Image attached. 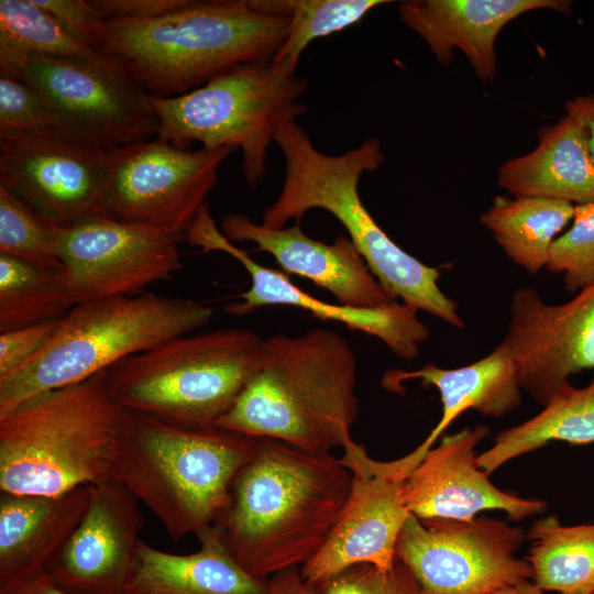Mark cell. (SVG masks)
I'll return each mask as SVG.
<instances>
[{
	"label": "cell",
	"mask_w": 594,
	"mask_h": 594,
	"mask_svg": "<svg viewBox=\"0 0 594 594\" xmlns=\"http://www.w3.org/2000/svg\"><path fill=\"white\" fill-rule=\"evenodd\" d=\"M350 470L331 452L258 438L213 525L256 578L301 566L323 546L345 504Z\"/></svg>",
	"instance_id": "6da1fadb"
},
{
	"label": "cell",
	"mask_w": 594,
	"mask_h": 594,
	"mask_svg": "<svg viewBox=\"0 0 594 594\" xmlns=\"http://www.w3.org/2000/svg\"><path fill=\"white\" fill-rule=\"evenodd\" d=\"M275 143L284 156V182L276 199L264 209L262 223L280 229L292 220L299 223L311 209L328 211L344 227L373 275L394 298L464 328L458 305L439 287V268L398 246L361 200V176L375 173L385 160L376 139L330 155L319 151L295 120L279 128Z\"/></svg>",
	"instance_id": "7a4b0ae2"
},
{
	"label": "cell",
	"mask_w": 594,
	"mask_h": 594,
	"mask_svg": "<svg viewBox=\"0 0 594 594\" xmlns=\"http://www.w3.org/2000/svg\"><path fill=\"white\" fill-rule=\"evenodd\" d=\"M356 355L330 329L266 339L265 358L216 426L316 452L352 441L359 414Z\"/></svg>",
	"instance_id": "3957f363"
},
{
	"label": "cell",
	"mask_w": 594,
	"mask_h": 594,
	"mask_svg": "<svg viewBox=\"0 0 594 594\" xmlns=\"http://www.w3.org/2000/svg\"><path fill=\"white\" fill-rule=\"evenodd\" d=\"M289 19L249 0H191L165 16L106 20L96 51L120 64L151 96L187 94L237 66L272 62Z\"/></svg>",
	"instance_id": "277c9868"
},
{
	"label": "cell",
	"mask_w": 594,
	"mask_h": 594,
	"mask_svg": "<svg viewBox=\"0 0 594 594\" xmlns=\"http://www.w3.org/2000/svg\"><path fill=\"white\" fill-rule=\"evenodd\" d=\"M258 438L124 410L112 477L179 540L216 522Z\"/></svg>",
	"instance_id": "5b68a950"
},
{
	"label": "cell",
	"mask_w": 594,
	"mask_h": 594,
	"mask_svg": "<svg viewBox=\"0 0 594 594\" xmlns=\"http://www.w3.org/2000/svg\"><path fill=\"white\" fill-rule=\"evenodd\" d=\"M106 371L32 396L0 417V491L59 496L112 477L124 410Z\"/></svg>",
	"instance_id": "8992f818"
},
{
	"label": "cell",
	"mask_w": 594,
	"mask_h": 594,
	"mask_svg": "<svg viewBox=\"0 0 594 594\" xmlns=\"http://www.w3.org/2000/svg\"><path fill=\"white\" fill-rule=\"evenodd\" d=\"M266 339L223 328L170 339L107 370L113 400L125 411L168 422L216 425L260 370Z\"/></svg>",
	"instance_id": "52a82bcc"
},
{
	"label": "cell",
	"mask_w": 594,
	"mask_h": 594,
	"mask_svg": "<svg viewBox=\"0 0 594 594\" xmlns=\"http://www.w3.org/2000/svg\"><path fill=\"white\" fill-rule=\"evenodd\" d=\"M204 301L152 293L79 304L61 320L47 344L0 384V417L37 394L106 371L120 361L206 327Z\"/></svg>",
	"instance_id": "ba28073f"
},
{
	"label": "cell",
	"mask_w": 594,
	"mask_h": 594,
	"mask_svg": "<svg viewBox=\"0 0 594 594\" xmlns=\"http://www.w3.org/2000/svg\"><path fill=\"white\" fill-rule=\"evenodd\" d=\"M290 63L256 62L237 66L180 96L150 95L160 121L157 139L189 150L232 146L242 151L250 188L266 174L267 152L279 128L307 112L300 102L308 82Z\"/></svg>",
	"instance_id": "9c48e42d"
},
{
	"label": "cell",
	"mask_w": 594,
	"mask_h": 594,
	"mask_svg": "<svg viewBox=\"0 0 594 594\" xmlns=\"http://www.w3.org/2000/svg\"><path fill=\"white\" fill-rule=\"evenodd\" d=\"M20 80L48 101L61 131L76 139L120 148L157 136L150 94L112 58L37 57Z\"/></svg>",
	"instance_id": "30bf717a"
},
{
	"label": "cell",
	"mask_w": 594,
	"mask_h": 594,
	"mask_svg": "<svg viewBox=\"0 0 594 594\" xmlns=\"http://www.w3.org/2000/svg\"><path fill=\"white\" fill-rule=\"evenodd\" d=\"M524 529L485 516L470 520L427 519L409 514L396 558L422 594H494L532 580V569L515 552Z\"/></svg>",
	"instance_id": "8fae6325"
},
{
	"label": "cell",
	"mask_w": 594,
	"mask_h": 594,
	"mask_svg": "<svg viewBox=\"0 0 594 594\" xmlns=\"http://www.w3.org/2000/svg\"><path fill=\"white\" fill-rule=\"evenodd\" d=\"M118 152L62 131L0 128V186L59 228L108 217L106 195Z\"/></svg>",
	"instance_id": "7c38bea8"
},
{
	"label": "cell",
	"mask_w": 594,
	"mask_h": 594,
	"mask_svg": "<svg viewBox=\"0 0 594 594\" xmlns=\"http://www.w3.org/2000/svg\"><path fill=\"white\" fill-rule=\"evenodd\" d=\"M235 147L183 150L157 138L119 148L106 195L108 217L162 228L180 240L208 202Z\"/></svg>",
	"instance_id": "4fadbf2b"
},
{
	"label": "cell",
	"mask_w": 594,
	"mask_h": 594,
	"mask_svg": "<svg viewBox=\"0 0 594 594\" xmlns=\"http://www.w3.org/2000/svg\"><path fill=\"white\" fill-rule=\"evenodd\" d=\"M179 238L147 223L97 217L58 230L62 277L72 307L139 295L183 268Z\"/></svg>",
	"instance_id": "5bb4252c"
},
{
	"label": "cell",
	"mask_w": 594,
	"mask_h": 594,
	"mask_svg": "<svg viewBox=\"0 0 594 594\" xmlns=\"http://www.w3.org/2000/svg\"><path fill=\"white\" fill-rule=\"evenodd\" d=\"M521 391L546 406L569 378L594 369V283L550 305L531 287L512 295L507 334Z\"/></svg>",
	"instance_id": "9a60e30c"
},
{
	"label": "cell",
	"mask_w": 594,
	"mask_h": 594,
	"mask_svg": "<svg viewBox=\"0 0 594 594\" xmlns=\"http://www.w3.org/2000/svg\"><path fill=\"white\" fill-rule=\"evenodd\" d=\"M184 239L202 252L219 251L238 260L251 278L249 289L229 304L226 311L233 316H246L265 306H293L311 312L322 320H333L348 328L380 339L399 359L414 360L419 349L430 338L429 328L418 318V310L394 302L377 308H355L330 304L306 293L283 273L266 267L249 253L228 240L205 204L193 221Z\"/></svg>",
	"instance_id": "2e32d148"
},
{
	"label": "cell",
	"mask_w": 594,
	"mask_h": 594,
	"mask_svg": "<svg viewBox=\"0 0 594 594\" xmlns=\"http://www.w3.org/2000/svg\"><path fill=\"white\" fill-rule=\"evenodd\" d=\"M343 451L341 462L352 474L349 496L323 546L300 566L301 575L314 586L356 564L392 568L410 514L405 481L384 473L377 460L353 440Z\"/></svg>",
	"instance_id": "e0dca14e"
},
{
	"label": "cell",
	"mask_w": 594,
	"mask_h": 594,
	"mask_svg": "<svg viewBox=\"0 0 594 594\" xmlns=\"http://www.w3.org/2000/svg\"><path fill=\"white\" fill-rule=\"evenodd\" d=\"M90 491L81 520L44 572L72 594H125L142 541L141 504L113 477Z\"/></svg>",
	"instance_id": "ac0fdd59"
},
{
	"label": "cell",
	"mask_w": 594,
	"mask_h": 594,
	"mask_svg": "<svg viewBox=\"0 0 594 594\" xmlns=\"http://www.w3.org/2000/svg\"><path fill=\"white\" fill-rule=\"evenodd\" d=\"M488 435L486 426L466 427L430 449L404 483L409 513L422 520H470L484 510H502L515 521L544 513L546 501L503 491L479 468L475 448Z\"/></svg>",
	"instance_id": "d6986e66"
},
{
	"label": "cell",
	"mask_w": 594,
	"mask_h": 594,
	"mask_svg": "<svg viewBox=\"0 0 594 594\" xmlns=\"http://www.w3.org/2000/svg\"><path fill=\"white\" fill-rule=\"evenodd\" d=\"M220 230L231 242L255 243L254 251L271 254L285 272L314 282L340 305L377 308L397 302L346 235L340 234L327 244L306 235L299 223L272 228L241 213L224 216Z\"/></svg>",
	"instance_id": "ffe728a7"
},
{
	"label": "cell",
	"mask_w": 594,
	"mask_h": 594,
	"mask_svg": "<svg viewBox=\"0 0 594 594\" xmlns=\"http://www.w3.org/2000/svg\"><path fill=\"white\" fill-rule=\"evenodd\" d=\"M536 10L572 14L569 0H407L398 6L403 24L417 33L436 59L449 66L462 52L482 81L496 77L498 34L516 18Z\"/></svg>",
	"instance_id": "44dd1931"
},
{
	"label": "cell",
	"mask_w": 594,
	"mask_h": 594,
	"mask_svg": "<svg viewBox=\"0 0 594 594\" xmlns=\"http://www.w3.org/2000/svg\"><path fill=\"white\" fill-rule=\"evenodd\" d=\"M411 380H419L439 391L442 415L427 438L410 453L393 461H380L385 473L402 481L462 413L473 409L482 416L497 418L512 413L521 403L516 365L505 339L487 355L469 365L441 369L429 363L415 371L392 370L384 374L382 385L389 391L402 392V384Z\"/></svg>",
	"instance_id": "7402d4cb"
},
{
	"label": "cell",
	"mask_w": 594,
	"mask_h": 594,
	"mask_svg": "<svg viewBox=\"0 0 594 594\" xmlns=\"http://www.w3.org/2000/svg\"><path fill=\"white\" fill-rule=\"evenodd\" d=\"M90 485L59 496H0V590L45 571L81 520Z\"/></svg>",
	"instance_id": "603a6c76"
},
{
	"label": "cell",
	"mask_w": 594,
	"mask_h": 594,
	"mask_svg": "<svg viewBox=\"0 0 594 594\" xmlns=\"http://www.w3.org/2000/svg\"><path fill=\"white\" fill-rule=\"evenodd\" d=\"M497 184L513 197H531L581 205L594 201V157L587 132L574 112L542 125L538 145L505 161Z\"/></svg>",
	"instance_id": "cb8c5ba5"
},
{
	"label": "cell",
	"mask_w": 594,
	"mask_h": 594,
	"mask_svg": "<svg viewBox=\"0 0 594 594\" xmlns=\"http://www.w3.org/2000/svg\"><path fill=\"white\" fill-rule=\"evenodd\" d=\"M195 536L200 548L188 554L141 541L125 594H267L268 580L239 563L216 525Z\"/></svg>",
	"instance_id": "d4e9b609"
},
{
	"label": "cell",
	"mask_w": 594,
	"mask_h": 594,
	"mask_svg": "<svg viewBox=\"0 0 594 594\" xmlns=\"http://www.w3.org/2000/svg\"><path fill=\"white\" fill-rule=\"evenodd\" d=\"M551 441L594 442V376L583 387L564 385L538 415L498 432L493 446L479 454L476 462L490 475L508 461Z\"/></svg>",
	"instance_id": "484cf974"
},
{
	"label": "cell",
	"mask_w": 594,
	"mask_h": 594,
	"mask_svg": "<svg viewBox=\"0 0 594 594\" xmlns=\"http://www.w3.org/2000/svg\"><path fill=\"white\" fill-rule=\"evenodd\" d=\"M573 215L569 202L498 195L479 219L507 257L535 275L546 268L553 241Z\"/></svg>",
	"instance_id": "4316f807"
},
{
	"label": "cell",
	"mask_w": 594,
	"mask_h": 594,
	"mask_svg": "<svg viewBox=\"0 0 594 594\" xmlns=\"http://www.w3.org/2000/svg\"><path fill=\"white\" fill-rule=\"evenodd\" d=\"M534 584L558 594H593L594 522L566 526L557 515L534 521L526 534Z\"/></svg>",
	"instance_id": "83f0119b"
},
{
	"label": "cell",
	"mask_w": 594,
	"mask_h": 594,
	"mask_svg": "<svg viewBox=\"0 0 594 594\" xmlns=\"http://www.w3.org/2000/svg\"><path fill=\"white\" fill-rule=\"evenodd\" d=\"M100 54L33 0H0V76L20 80L37 57Z\"/></svg>",
	"instance_id": "f1b7e54d"
},
{
	"label": "cell",
	"mask_w": 594,
	"mask_h": 594,
	"mask_svg": "<svg viewBox=\"0 0 594 594\" xmlns=\"http://www.w3.org/2000/svg\"><path fill=\"white\" fill-rule=\"evenodd\" d=\"M72 308L61 268L34 266L0 253V333L59 320Z\"/></svg>",
	"instance_id": "f546056e"
},
{
	"label": "cell",
	"mask_w": 594,
	"mask_h": 594,
	"mask_svg": "<svg viewBox=\"0 0 594 594\" xmlns=\"http://www.w3.org/2000/svg\"><path fill=\"white\" fill-rule=\"evenodd\" d=\"M264 12L289 19V32L273 62L286 61L295 68L302 52L319 38L341 32L361 21L387 0H249Z\"/></svg>",
	"instance_id": "4dcf8cb0"
},
{
	"label": "cell",
	"mask_w": 594,
	"mask_h": 594,
	"mask_svg": "<svg viewBox=\"0 0 594 594\" xmlns=\"http://www.w3.org/2000/svg\"><path fill=\"white\" fill-rule=\"evenodd\" d=\"M59 227L0 186V253L44 268H62Z\"/></svg>",
	"instance_id": "1f68e13d"
},
{
	"label": "cell",
	"mask_w": 594,
	"mask_h": 594,
	"mask_svg": "<svg viewBox=\"0 0 594 594\" xmlns=\"http://www.w3.org/2000/svg\"><path fill=\"white\" fill-rule=\"evenodd\" d=\"M546 268L563 274L571 295L594 283V201L574 206L571 227L553 241Z\"/></svg>",
	"instance_id": "d6a6232c"
},
{
	"label": "cell",
	"mask_w": 594,
	"mask_h": 594,
	"mask_svg": "<svg viewBox=\"0 0 594 594\" xmlns=\"http://www.w3.org/2000/svg\"><path fill=\"white\" fill-rule=\"evenodd\" d=\"M318 594H422L419 584L398 559L389 569L353 565L317 584Z\"/></svg>",
	"instance_id": "836d02e7"
},
{
	"label": "cell",
	"mask_w": 594,
	"mask_h": 594,
	"mask_svg": "<svg viewBox=\"0 0 594 594\" xmlns=\"http://www.w3.org/2000/svg\"><path fill=\"white\" fill-rule=\"evenodd\" d=\"M0 128L24 132L61 131L48 101L22 80L0 76Z\"/></svg>",
	"instance_id": "e575fe53"
},
{
	"label": "cell",
	"mask_w": 594,
	"mask_h": 594,
	"mask_svg": "<svg viewBox=\"0 0 594 594\" xmlns=\"http://www.w3.org/2000/svg\"><path fill=\"white\" fill-rule=\"evenodd\" d=\"M59 320L0 333V384L13 377L47 344Z\"/></svg>",
	"instance_id": "d590c367"
},
{
	"label": "cell",
	"mask_w": 594,
	"mask_h": 594,
	"mask_svg": "<svg viewBox=\"0 0 594 594\" xmlns=\"http://www.w3.org/2000/svg\"><path fill=\"white\" fill-rule=\"evenodd\" d=\"M61 21L76 36L97 48L105 31L106 20L90 0H33Z\"/></svg>",
	"instance_id": "8d00e7d4"
},
{
	"label": "cell",
	"mask_w": 594,
	"mask_h": 594,
	"mask_svg": "<svg viewBox=\"0 0 594 594\" xmlns=\"http://www.w3.org/2000/svg\"><path fill=\"white\" fill-rule=\"evenodd\" d=\"M105 20L142 21L168 15L191 0H90Z\"/></svg>",
	"instance_id": "74e56055"
},
{
	"label": "cell",
	"mask_w": 594,
	"mask_h": 594,
	"mask_svg": "<svg viewBox=\"0 0 594 594\" xmlns=\"http://www.w3.org/2000/svg\"><path fill=\"white\" fill-rule=\"evenodd\" d=\"M267 594H318L316 587L301 575L300 568L280 571L268 579Z\"/></svg>",
	"instance_id": "f35d334b"
},
{
	"label": "cell",
	"mask_w": 594,
	"mask_h": 594,
	"mask_svg": "<svg viewBox=\"0 0 594 594\" xmlns=\"http://www.w3.org/2000/svg\"><path fill=\"white\" fill-rule=\"evenodd\" d=\"M0 594H72L57 586L45 572L33 578L16 583L4 590Z\"/></svg>",
	"instance_id": "ab89813d"
},
{
	"label": "cell",
	"mask_w": 594,
	"mask_h": 594,
	"mask_svg": "<svg viewBox=\"0 0 594 594\" xmlns=\"http://www.w3.org/2000/svg\"><path fill=\"white\" fill-rule=\"evenodd\" d=\"M564 108L582 119L587 132L590 151L594 157V92L579 95L568 100Z\"/></svg>",
	"instance_id": "60d3db41"
},
{
	"label": "cell",
	"mask_w": 594,
	"mask_h": 594,
	"mask_svg": "<svg viewBox=\"0 0 594 594\" xmlns=\"http://www.w3.org/2000/svg\"><path fill=\"white\" fill-rule=\"evenodd\" d=\"M494 594H544L542 590L537 587L530 581L522 582L501 591L495 592Z\"/></svg>",
	"instance_id": "b9f144b4"
},
{
	"label": "cell",
	"mask_w": 594,
	"mask_h": 594,
	"mask_svg": "<svg viewBox=\"0 0 594 594\" xmlns=\"http://www.w3.org/2000/svg\"><path fill=\"white\" fill-rule=\"evenodd\" d=\"M593 594H594V592H593Z\"/></svg>",
	"instance_id": "7bdbcfd3"
}]
</instances>
